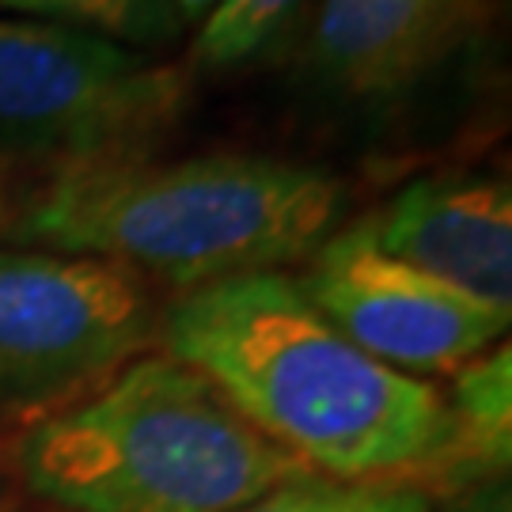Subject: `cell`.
I'll use <instances>...</instances> for the list:
<instances>
[{
    "label": "cell",
    "instance_id": "1",
    "mask_svg": "<svg viewBox=\"0 0 512 512\" xmlns=\"http://www.w3.org/2000/svg\"><path fill=\"white\" fill-rule=\"evenodd\" d=\"M160 342L319 475H437L452 444L437 387L361 353L289 274H243L183 293L164 308Z\"/></svg>",
    "mask_w": 512,
    "mask_h": 512
},
{
    "label": "cell",
    "instance_id": "2",
    "mask_svg": "<svg viewBox=\"0 0 512 512\" xmlns=\"http://www.w3.org/2000/svg\"><path fill=\"white\" fill-rule=\"evenodd\" d=\"M346 213L330 171L277 156L103 160L57 171L8 220L12 247L103 258L145 281L205 289L308 262Z\"/></svg>",
    "mask_w": 512,
    "mask_h": 512
},
{
    "label": "cell",
    "instance_id": "3",
    "mask_svg": "<svg viewBox=\"0 0 512 512\" xmlns=\"http://www.w3.org/2000/svg\"><path fill=\"white\" fill-rule=\"evenodd\" d=\"M16 471L61 512H236L311 475L171 353L137 357L38 418L16 444Z\"/></svg>",
    "mask_w": 512,
    "mask_h": 512
},
{
    "label": "cell",
    "instance_id": "4",
    "mask_svg": "<svg viewBox=\"0 0 512 512\" xmlns=\"http://www.w3.org/2000/svg\"><path fill=\"white\" fill-rule=\"evenodd\" d=\"M186 103V73L110 38L0 16V160L57 171L145 156Z\"/></svg>",
    "mask_w": 512,
    "mask_h": 512
},
{
    "label": "cell",
    "instance_id": "5",
    "mask_svg": "<svg viewBox=\"0 0 512 512\" xmlns=\"http://www.w3.org/2000/svg\"><path fill=\"white\" fill-rule=\"evenodd\" d=\"M145 277L103 258L0 247V414H54L160 338Z\"/></svg>",
    "mask_w": 512,
    "mask_h": 512
},
{
    "label": "cell",
    "instance_id": "6",
    "mask_svg": "<svg viewBox=\"0 0 512 512\" xmlns=\"http://www.w3.org/2000/svg\"><path fill=\"white\" fill-rule=\"evenodd\" d=\"M296 285L361 353L414 380L459 372L505 342L512 319L384 255L365 224L338 228Z\"/></svg>",
    "mask_w": 512,
    "mask_h": 512
},
{
    "label": "cell",
    "instance_id": "7",
    "mask_svg": "<svg viewBox=\"0 0 512 512\" xmlns=\"http://www.w3.org/2000/svg\"><path fill=\"white\" fill-rule=\"evenodd\" d=\"M494 0H323L304 46L311 88L395 107L429 88L486 27Z\"/></svg>",
    "mask_w": 512,
    "mask_h": 512
},
{
    "label": "cell",
    "instance_id": "8",
    "mask_svg": "<svg viewBox=\"0 0 512 512\" xmlns=\"http://www.w3.org/2000/svg\"><path fill=\"white\" fill-rule=\"evenodd\" d=\"M361 224L384 255L512 315V194L505 179H418Z\"/></svg>",
    "mask_w": 512,
    "mask_h": 512
},
{
    "label": "cell",
    "instance_id": "9",
    "mask_svg": "<svg viewBox=\"0 0 512 512\" xmlns=\"http://www.w3.org/2000/svg\"><path fill=\"white\" fill-rule=\"evenodd\" d=\"M452 418V444L440 459L437 475L463 482L486 475H509L512 456V361L509 342L486 349L459 368L452 395H444Z\"/></svg>",
    "mask_w": 512,
    "mask_h": 512
},
{
    "label": "cell",
    "instance_id": "10",
    "mask_svg": "<svg viewBox=\"0 0 512 512\" xmlns=\"http://www.w3.org/2000/svg\"><path fill=\"white\" fill-rule=\"evenodd\" d=\"M0 12L110 38L129 50H164L186 31L175 0H0Z\"/></svg>",
    "mask_w": 512,
    "mask_h": 512
},
{
    "label": "cell",
    "instance_id": "11",
    "mask_svg": "<svg viewBox=\"0 0 512 512\" xmlns=\"http://www.w3.org/2000/svg\"><path fill=\"white\" fill-rule=\"evenodd\" d=\"M304 0H217L198 23L190 61L205 73H224L255 61L274 42Z\"/></svg>",
    "mask_w": 512,
    "mask_h": 512
},
{
    "label": "cell",
    "instance_id": "12",
    "mask_svg": "<svg viewBox=\"0 0 512 512\" xmlns=\"http://www.w3.org/2000/svg\"><path fill=\"white\" fill-rule=\"evenodd\" d=\"M425 497L414 486L391 482H346L330 475H300L274 486L236 512H421Z\"/></svg>",
    "mask_w": 512,
    "mask_h": 512
},
{
    "label": "cell",
    "instance_id": "13",
    "mask_svg": "<svg viewBox=\"0 0 512 512\" xmlns=\"http://www.w3.org/2000/svg\"><path fill=\"white\" fill-rule=\"evenodd\" d=\"M440 512H512L509 475H486L463 482L440 501Z\"/></svg>",
    "mask_w": 512,
    "mask_h": 512
},
{
    "label": "cell",
    "instance_id": "14",
    "mask_svg": "<svg viewBox=\"0 0 512 512\" xmlns=\"http://www.w3.org/2000/svg\"><path fill=\"white\" fill-rule=\"evenodd\" d=\"M0 512H35L23 497V486H16L12 478H0Z\"/></svg>",
    "mask_w": 512,
    "mask_h": 512
},
{
    "label": "cell",
    "instance_id": "15",
    "mask_svg": "<svg viewBox=\"0 0 512 512\" xmlns=\"http://www.w3.org/2000/svg\"><path fill=\"white\" fill-rule=\"evenodd\" d=\"M175 4H179V12H183V23L190 27V23H202V16L217 0H175Z\"/></svg>",
    "mask_w": 512,
    "mask_h": 512
},
{
    "label": "cell",
    "instance_id": "16",
    "mask_svg": "<svg viewBox=\"0 0 512 512\" xmlns=\"http://www.w3.org/2000/svg\"><path fill=\"white\" fill-rule=\"evenodd\" d=\"M421 512H429V509H421Z\"/></svg>",
    "mask_w": 512,
    "mask_h": 512
}]
</instances>
